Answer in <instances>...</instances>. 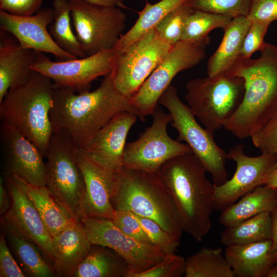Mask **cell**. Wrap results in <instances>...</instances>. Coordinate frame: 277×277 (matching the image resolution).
Wrapping results in <instances>:
<instances>
[{"instance_id": "obj_1", "label": "cell", "mask_w": 277, "mask_h": 277, "mask_svg": "<svg viewBox=\"0 0 277 277\" xmlns=\"http://www.w3.org/2000/svg\"><path fill=\"white\" fill-rule=\"evenodd\" d=\"M122 112L137 115L130 99L116 88L110 73L92 91L76 93L54 86L53 104L50 112L53 132L66 131L79 149Z\"/></svg>"}, {"instance_id": "obj_2", "label": "cell", "mask_w": 277, "mask_h": 277, "mask_svg": "<svg viewBox=\"0 0 277 277\" xmlns=\"http://www.w3.org/2000/svg\"><path fill=\"white\" fill-rule=\"evenodd\" d=\"M175 204L183 231L201 242L211 227L215 209L214 188L193 153L175 156L156 172Z\"/></svg>"}, {"instance_id": "obj_3", "label": "cell", "mask_w": 277, "mask_h": 277, "mask_svg": "<svg viewBox=\"0 0 277 277\" xmlns=\"http://www.w3.org/2000/svg\"><path fill=\"white\" fill-rule=\"evenodd\" d=\"M260 51L256 59L241 58L227 73L244 81L242 101L224 127L239 139L263 127L277 103V46L265 43Z\"/></svg>"}, {"instance_id": "obj_4", "label": "cell", "mask_w": 277, "mask_h": 277, "mask_svg": "<svg viewBox=\"0 0 277 277\" xmlns=\"http://www.w3.org/2000/svg\"><path fill=\"white\" fill-rule=\"evenodd\" d=\"M53 94L52 80L33 70L24 82L10 89L0 102L1 123L29 140L44 157L53 133L50 118Z\"/></svg>"}, {"instance_id": "obj_5", "label": "cell", "mask_w": 277, "mask_h": 277, "mask_svg": "<svg viewBox=\"0 0 277 277\" xmlns=\"http://www.w3.org/2000/svg\"><path fill=\"white\" fill-rule=\"evenodd\" d=\"M114 210H127L156 222L180 241L183 231L168 189L157 172L122 167L111 195Z\"/></svg>"}, {"instance_id": "obj_6", "label": "cell", "mask_w": 277, "mask_h": 277, "mask_svg": "<svg viewBox=\"0 0 277 277\" xmlns=\"http://www.w3.org/2000/svg\"><path fill=\"white\" fill-rule=\"evenodd\" d=\"M79 148L65 130L53 133L46 150V187L76 221L86 216V188L78 165Z\"/></svg>"}, {"instance_id": "obj_7", "label": "cell", "mask_w": 277, "mask_h": 277, "mask_svg": "<svg viewBox=\"0 0 277 277\" xmlns=\"http://www.w3.org/2000/svg\"><path fill=\"white\" fill-rule=\"evenodd\" d=\"M185 99L203 126L214 132L224 128L240 105L245 92L244 80L229 74L190 80Z\"/></svg>"}, {"instance_id": "obj_8", "label": "cell", "mask_w": 277, "mask_h": 277, "mask_svg": "<svg viewBox=\"0 0 277 277\" xmlns=\"http://www.w3.org/2000/svg\"><path fill=\"white\" fill-rule=\"evenodd\" d=\"M158 104L169 111L171 125L177 133V141H184L211 175L215 185L224 183L228 178L226 168L227 153L217 145L213 132L202 127L188 106L177 95L176 88L170 85L160 96Z\"/></svg>"}, {"instance_id": "obj_9", "label": "cell", "mask_w": 277, "mask_h": 277, "mask_svg": "<svg viewBox=\"0 0 277 277\" xmlns=\"http://www.w3.org/2000/svg\"><path fill=\"white\" fill-rule=\"evenodd\" d=\"M209 36L196 41L181 40L172 45L167 54L131 99L137 116L143 120L152 115L159 100L179 72L200 64L206 56Z\"/></svg>"}, {"instance_id": "obj_10", "label": "cell", "mask_w": 277, "mask_h": 277, "mask_svg": "<svg viewBox=\"0 0 277 277\" xmlns=\"http://www.w3.org/2000/svg\"><path fill=\"white\" fill-rule=\"evenodd\" d=\"M171 46L154 28L127 46L113 49L110 75L116 88L131 100Z\"/></svg>"}, {"instance_id": "obj_11", "label": "cell", "mask_w": 277, "mask_h": 277, "mask_svg": "<svg viewBox=\"0 0 277 277\" xmlns=\"http://www.w3.org/2000/svg\"><path fill=\"white\" fill-rule=\"evenodd\" d=\"M75 35L86 56L113 49L125 27L127 17L119 7L68 0Z\"/></svg>"}, {"instance_id": "obj_12", "label": "cell", "mask_w": 277, "mask_h": 277, "mask_svg": "<svg viewBox=\"0 0 277 277\" xmlns=\"http://www.w3.org/2000/svg\"><path fill=\"white\" fill-rule=\"evenodd\" d=\"M151 125L136 140L126 144L123 167L127 169L156 172L169 160L192 153L186 144L174 140L168 135L170 114L156 107Z\"/></svg>"}, {"instance_id": "obj_13", "label": "cell", "mask_w": 277, "mask_h": 277, "mask_svg": "<svg viewBox=\"0 0 277 277\" xmlns=\"http://www.w3.org/2000/svg\"><path fill=\"white\" fill-rule=\"evenodd\" d=\"M81 222L92 245L110 248L127 262L130 269L127 277L153 267L166 254L157 246L126 234L111 220L86 216Z\"/></svg>"}, {"instance_id": "obj_14", "label": "cell", "mask_w": 277, "mask_h": 277, "mask_svg": "<svg viewBox=\"0 0 277 277\" xmlns=\"http://www.w3.org/2000/svg\"><path fill=\"white\" fill-rule=\"evenodd\" d=\"M114 53L113 49L83 58L54 62L37 52L31 68L49 77L54 87L80 93L89 90L96 78L111 73Z\"/></svg>"}, {"instance_id": "obj_15", "label": "cell", "mask_w": 277, "mask_h": 277, "mask_svg": "<svg viewBox=\"0 0 277 277\" xmlns=\"http://www.w3.org/2000/svg\"><path fill=\"white\" fill-rule=\"evenodd\" d=\"M244 147L239 144L227 152V159L236 164L232 177L220 185H215V209L223 210L240 197L264 182L273 169L277 154L263 152L257 156H249L244 153Z\"/></svg>"}, {"instance_id": "obj_16", "label": "cell", "mask_w": 277, "mask_h": 277, "mask_svg": "<svg viewBox=\"0 0 277 277\" xmlns=\"http://www.w3.org/2000/svg\"><path fill=\"white\" fill-rule=\"evenodd\" d=\"M0 140L4 176L34 186H46L45 163L38 148L10 126L1 123Z\"/></svg>"}, {"instance_id": "obj_17", "label": "cell", "mask_w": 277, "mask_h": 277, "mask_svg": "<svg viewBox=\"0 0 277 277\" xmlns=\"http://www.w3.org/2000/svg\"><path fill=\"white\" fill-rule=\"evenodd\" d=\"M5 177L10 198V207L1 216V223L9 226L34 243L48 261L52 262V237L46 229L23 183L14 176Z\"/></svg>"}, {"instance_id": "obj_18", "label": "cell", "mask_w": 277, "mask_h": 277, "mask_svg": "<svg viewBox=\"0 0 277 277\" xmlns=\"http://www.w3.org/2000/svg\"><path fill=\"white\" fill-rule=\"evenodd\" d=\"M53 20V9H41L29 16H18L0 10V29L12 35L23 48L48 53L62 61L77 58L62 49L47 29Z\"/></svg>"}, {"instance_id": "obj_19", "label": "cell", "mask_w": 277, "mask_h": 277, "mask_svg": "<svg viewBox=\"0 0 277 277\" xmlns=\"http://www.w3.org/2000/svg\"><path fill=\"white\" fill-rule=\"evenodd\" d=\"M138 116L122 112L115 115L80 150L89 159L109 170L123 167L126 138Z\"/></svg>"}, {"instance_id": "obj_20", "label": "cell", "mask_w": 277, "mask_h": 277, "mask_svg": "<svg viewBox=\"0 0 277 277\" xmlns=\"http://www.w3.org/2000/svg\"><path fill=\"white\" fill-rule=\"evenodd\" d=\"M77 161L86 188V215L112 220L114 209L111 195L117 172L100 166L79 149Z\"/></svg>"}, {"instance_id": "obj_21", "label": "cell", "mask_w": 277, "mask_h": 277, "mask_svg": "<svg viewBox=\"0 0 277 277\" xmlns=\"http://www.w3.org/2000/svg\"><path fill=\"white\" fill-rule=\"evenodd\" d=\"M92 244L81 222L74 221L52 238V267L55 276L73 277Z\"/></svg>"}, {"instance_id": "obj_22", "label": "cell", "mask_w": 277, "mask_h": 277, "mask_svg": "<svg viewBox=\"0 0 277 277\" xmlns=\"http://www.w3.org/2000/svg\"><path fill=\"white\" fill-rule=\"evenodd\" d=\"M38 52L22 47L15 38L0 31V102L8 90L24 82L32 71Z\"/></svg>"}, {"instance_id": "obj_23", "label": "cell", "mask_w": 277, "mask_h": 277, "mask_svg": "<svg viewBox=\"0 0 277 277\" xmlns=\"http://www.w3.org/2000/svg\"><path fill=\"white\" fill-rule=\"evenodd\" d=\"M224 255L237 277H267L276 263L271 239L227 246Z\"/></svg>"}, {"instance_id": "obj_24", "label": "cell", "mask_w": 277, "mask_h": 277, "mask_svg": "<svg viewBox=\"0 0 277 277\" xmlns=\"http://www.w3.org/2000/svg\"><path fill=\"white\" fill-rule=\"evenodd\" d=\"M251 21L247 16L233 18L224 30L221 42L207 61L208 76L227 74L241 58L243 41Z\"/></svg>"}, {"instance_id": "obj_25", "label": "cell", "mask_w": 277, "mask_h": 277, "mask_svg": "<svg viewBox=\"0 0 277 277\" xmlns=\"http://www.w3.org/2000/svg\"><path fill=\"white\" fill-rule=\"evenodd\" d=\"M276 207L277 189L262 185L222 210L219 221L223 226L231 227L261 213L271 212Z\"/></svg>"}, {"instance_id": "obj_26", "label": "cell", "mask_w": 277, "mask_h": 277, "mask_svg": "<svg viewBox=\"0 0 277 277\" xmlns=\"http://www.w3.org/2000/svg\"><path fill=\"white\" fill-rule=\"evenodd\" d=\"M130 272L127 262L115 251L92 244L73 277H127Z\"/></svg>"}, {"instance_id": "obj_27", "label": "cell", "mask_w": 277, "mask_h": 277, "mask_svg": "<svg viewBox=\"0 0 277 277\" xmlns=\"http://www.w3.org/2000/svg\"><path fill=\"white\" fill-rule=\"evenodd\" d=\"M3 232L26 276L52 277L55 273L50 263L33 242L9 226L2 223Z\"/></svg>"}, {"instance_id": "obj_28", "label": "cell", "mask_w": 277, "mask_h": 277, "mask_svg": "<svg viewBox=\"0 0 277 277\" xmlns=\"http://www.w3.org/2000/svg\"><path fill=\"white\" fill-rule=\"evenodd\" d=\"M22 182L46 229L52 238L75 221L46 186H34Z\"/></svg>"}, {"instance_id": "obj_29", "label": "cell", "mask_w": 277, "mask_h": 277, "mask_svg": "<svg viewBox=\"0 0 277 277\" xmlns=\"http://www.w3.org/2000/svg\"><path fill=\"white\" fill-rule=\"evenodd\" d=\"M187 0H161L152 4L146 1L144 8L138 12V18L132 27L122 34L113 49L124 48L155 28L169 12Z\"/></svg>"}, {"instance_id": "obj_30", "label": "cell", "mask_w": 277, "mask_h": 277, "mask_svg": "<svg viewBox=\"0 0 277 277\" xmlns=\"http://www.w3.org/2000/svg\"><path fill=\"white\" fill-rule=\"evenodd\" d=\"M271 238V212H265L237 225L225 227L221 242L226 247L249 244Z\"/></svg>"}, {"instance_id": "obj_31", "label": "cell", "mask_w": 277, "mask_h": 277, "mask_svg": "<svg viewBox=\"0 0 277 277\" xmlns=\"http://www.w3.org/2000/svg\"><path fill=\"white\" fill-rule=\"evenodd\" d=\"M185 277H235L221 248H202L185 259Z\"/></svg>"}, {"instance_id": "obj_32", "label": "cell", "mask_w": 277, "mask_h": 277, "mask_svg": "<svg viewBox=\"0 0 277 277\" xmlns=\"http://www.w3.org/2000/svg\"><path fill=\"white\" fill-rule=\"evenodd\" d=\"M53 20L49 31L62 49L76 57H86L83 46L73 33L71 26V7L68 0H53Z\"/></svg>"}, {"instance_id": "obj_33", "label": "cell", "mask_w": 277, "mask_h": 277, "mask_svg": "<svg viewBox=\"0 0 277 277\" xmlns=\"http://www.w3.org/2000/svg\"><path fill=\"white\" fill-rule=\"evenodd\" d=\"M231 17L193 9L189 16L181 40L203 39L215 29L223 30L230 24Z\"/></svg>"}, {"instance_id": "obj_34", "label": "cell", "mask_w": 277, "mask_h": 277, "mask_svg": "<svg viewBox=\"0 0 277 277\" xmlns=\"http://www.w3.org/2000/svg\"><path fill=\"white\" fill-rule=\"evenodd\" d=\"M193 10L187 0L179 5L156 26L157 34L171 46L180 41L187 19Z\"/></svg>"}, {"instance_id": "obj_35", "label": "cell", "mask_w": 277, "mask_h": 277, "mask_svg": "<svg viewBox=\"0 0 277 277\" xmlns=\"http://www.w3.org/2000/svg\"><path fill=\"white\" fill-rule=\"evenodd\" d=\"M187 2L194 10L234 18L247 16L250 0H187Z\"/></svg>"}, {"instance_id": "obj_36", "label": "cell", "mask_w": 277, "mask_h": 277, "mask_svg": "<svg viewBox=\"0 0 277 277\" xmlns=\"http://www.w3.org/2000/svg\"><path fill=\"white\" fill-rule=\"evenodd\" d=\"M185 259L173 254H166L153 267L131 277H180L185 274Z\"/></svg>"}, {"instance_id": "obj_37", "label": "cell", "mask_w": 277, "mask_h": 277, "mask_svg": "<svg viewBox=\"0 0 277 277\" xmlns=\"http://www.w3.org/2000/svg\"><path fill=\"white\" fill-rule=\"evenodd\" d=\"M135 215L154 245L161 249L165 254L175 253L177 250L180 241H177L154 221Z\"/></svg>"}, {"instance_id": "obj_38", "label": "cell", "mask_w": 277, "mask_h": 277, "mask_svg": "<svg viewBox=\"0 0 277 277\" xmlns=\"http://www.w3.org/2000/svg\"><path fill=\"white\" fill-rule=\"evenodd\" d=\"M250 137L262 153L277 154V103L267 122Z\"/></svg>"}, {"instance_id": "obj_39", "label": "cell", "mask_w": 277, "mask_h": 277, "mask_svg": "<svg viewBox=\"0 0 277 277\" xmlns=\"http://www.w3.org/2000/svg\"><path fill=\"white\" fill-rule=\"evenodd\" d=\"M111 220L126 234L145 244L154 245L133 213L115 210Z\"/></svg>"}, {"instance_id": "obj_40", "label": "cell", "mask_w": 277, "mask_h": 277, "mask_svg": "<svg viewBox=\"0 0 277 277\" xmlns=\"http://www.w3.org/2000/svg\"><path fill=\"white\" fill-rule=\"evenodd\" d=\"M270 24L251 22L245 36L241 50V58H250L256 51H260L265 44L264 40Z\"/></svg>"}, {"instance_id": "obj_41", "label": "cell", "mask_w": 277, "mask_h": 277, "mask_svg": "<svg viewBox=\"0 0 277 277\" xmlns=\"http://www.w3.org/2000/svg\"><path fill=\"white\" fill-rule=\"evenodd\" d=\"M247 17L251 22L277 21V0H250Z\"/></svg>"}, {"instance_id": "obj_42", "label": "cell", "mask_w": 277, "mask_h": 277, "mask_svg": "<svg viewBox=\"0 0 277 277\" xmlns=\"http://www.w3.org/2000/svg\"><path fill=\"white\" fill-rule=\"evenodd\" d=\"M0 276H26L11 253L4 232L0 236Z\"/></svg>"}, {"instance_id": "obj_43", "label": "cell", "mask_w": 277, "mask_h": 277, "mask_svg": "<svg viewBox=\"0 0 277 277\" xmlns=\"http://www.w3.org/2000/svg\"><path fill=\"white\" fill-rule=\"evenodd\" d=\"M43 0H0V10L18 16H29L41 8Z\"/></svg>"}, {"instance_id": "obj_44", "label": "cell", "mask_w": 277, "mask_h": 277, "mask_svg": "<svg viewBox=\"0 0 277 277\" xmlns=\"http://www.w3.org/2000/svg\"><path fill=\"white\" fill-rule=\"evenodd\" d=\"M10 207L9 194L3 178L0 177V214L3 215Z\"/></svg>"}, {"instance_id": "obj_45", "label": "cell", "mask_w": 277, "mask_h": 277, "mask_svg": "<svg viewBox=\"0 0 277 277\" xmlns=\"http://www.w3.org/2000/svg\"><path fill=\"white\" fill-rule=\"evenodd\" d=\"M272 247L277 263V207L271 212Z\"/></svg>"}, {"instance_id": "obj_46", "label": "cell", "mask_w": 277, "mask_h": 277, "mask_svg": "<svg viewBox=\"0 0 277 277\" xmlns=\"http://www.w3.org/2000/svg\"><path fill=\"white\" fill-rule=\"evenodd\" d=\"M87 3L105 7H121L124 0H84Z\"/></svg>"}, {"instance_id": "obj_47", "label": "cell", "mask_w": 277, "mask_h": 277, "mask_svg": "<svg viewBox=\"0 0 277 277\" xmlns=\"http://www.w3.org/2000/svg\"><path fill=\"white\" fill-rule=\"evenodd\" d=\"M264 185L277 188V161L273 169L266 177Z\"/></svg>"}, {"instance_id": "obj_48", "label": "cell", "mask_w": 277, "mask_h": 277, "mask_svg": "<svg viewBox=\"0 0 277 277\" xmlns=\"http://www.w3.org/2000/svg\"><path fill=\"white\" fill-rule=\"evenodd\" d=\"M267 277H277V263H275L269 270Z\"/></svg>"}, {"instance_id": "obj_49", "label": "cell", "mask_w": 277, "mask_h": 277, "mask_svg": "<svg viewBox=\"0 0 277 277\" xmlns=\"http://www.w3.org/2000/svg\"><path fill=\"white\" fill-rule=\"evenodd\" d=\"M276 189H277V188H276Z\"/></svg>"}]
</instances>
